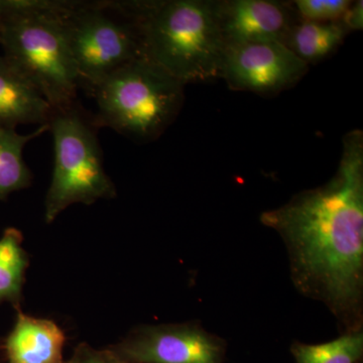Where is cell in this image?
Segmentation results:
<instances>
[{
	"label": "cell",
	"mask_w": 363,
	"mask_h": 363,
	"mask_svg": "<svg viewBox=\"0 0 363 363\" xmlns=\"http://www.w3.org/2000/svg\"><path fill=\"white\" fill-rule=\"evenodd\" d=\"M82 1L67 0H0V18L14 16H52L66 18Z\"/></svg>",
	"instance_id": "obj_16"
},
{
	"label": "cell",
	"mask_w": 363,
	"mask_h": 363,
	"mask_svg": "<svg viewBox=\"0 0 363 363\" xmlns=\"http://www.w3.org/2000/svg\"><path fill=\"white\" fill-rule=\"evenodd\" d=\"M348 30L340 21H300L291 28L285 45L309 65L326 58L341 45Z\"/></svg>",
	"instance_id": "obj_13"
},
{
	"label": "cell",
	"mask_w": 363,
	"mask_h": 363,
	"mask_svg": "<svg viewBox=\"0 0 363 363\" xmlns=\"http://www.w3.org/2000/svg\"><path fill=\"white\" fill-rule=\"evenodd\" d=\"M185 84L140 57L105 78L92 92L98 128H111L140 142L156 140L175 121Z\"/></svg>",
	"instance_id": "obj_3"
},
{
	"label": "cell",
	"mask_w": 363,
	"mask_h": 363,
	"mask_svg": "<svg viewBox=\"0 0 363 363\" xmlns=\"http://www.w3.org/2000/svg\"><path fill=\"white\" fill-rule=\"evenodd\" d=\"M48 125L54 138L55 162L45 200V223H52L76 203L91 205L116 197V186L104 169L93 117L75 102L52 109Z\"/></svg>",
	"instance_id": "obj_4"
},
{
	"label": "cell",
	"mask_w": 363,
	"mask_h": 363,
	"mask_svg": "<svg viewBox=\"0 0 363 363\" xmlns=\"http://www.w3.org/2000/svg\"><path fill=\"white\" fill-rule=\"evenodd\" d=\"M64 18L52 16L0 18L4 59L35 86L52 109L77 102L80 87Z\"/></svg>",
	"instance_id": "obj_5"
},
{
	"label": "cell",
	"mask_w": 363,
	"mask_h": 363,
	"mask_svg": "<svg viewBox=\"0 0 363 363\" xmlns=\"http://www.w3.org/2000/svg\"><path fill=\"white\" fill-rule=\"evenodd\" d=\"M64 363H131L119 357L113 350L107 347L97 350L89 344L80 343L73 354Z\"/></svg>",
	"instance_id": "obj_18"
},
{
	"label": "cell",
	"mask_w": 363,
	"mask_h": 363,
	"mask_svg": "<svg viewBox=\"0 0 363 363\" xmlns=\"http://www.w3.org/2000/svg\"><path fill=\"white\" fill-rule=\"evenodd\" d=\"M23 236L18 229L9 227L0 238V303L20 307L28 269V252L23 247Z\"/></svg>",
	"instance_id": "obj_14"
},
{
	"label": "cell",
	"mask_w": 363,
	"mask_h": 363,
	"mask_svg": "<svg viewBox=\"0 0 363 363\" xmlns=\"http://www.w3.org/2000/svg\"><path fill=\"white\" fill-rule=\"evenodd\" d=\"M64 26L80 87L90 94L105 78L143 57L135 23L109 1H82Z\"/></svg>",
	"instance_id": "obj_6"
},
{
	"label": "cell",
	"mask_w": 363,
	"mask_h": 363,
	"mask_svg": "<svg viewBox=\"0 0 363 363\" xmlns=\"http://www.w3.org/2000/svg\"><path fill=\"white\" fill-rule=\"evenodd\" d=\"M49 130V125H40L30 135H20L16 130L0 128V200L28 188L32 184V172L23 161L26 143Z\"/></svg>",
	"instance_id": "obj_12"
},
{
	"label": "cell",
	"mask_w": 363,
	"mask_h": 363,
	"mask_svg": "<svg viewBox=\"0 0 363 363\" xmlns=\"http://www.w3.org/2000/svg\"><path fill=\"white\" fill-rule=\"evenodd\" d=\"M16 309V323L4 343L7 362L64 363L66 336L58 325Z\"/></svg>",
	"instance_id": "obj_10"
},
{
	"label": "cell",
	"mask_w": 363,
	"mask_h": 363,
	"mask_svg": "<svg viewBox=\"0 0 363 363\" xmlns=\"http://www.w3.org/2000/svg\"><path fill=\"white\" fill-rule=\"evenodd\" d=\"M133 21L143 56L183 84L221 78L227 45L219 1H111Z\"/></svg>",
	"instance_id": "obj_2"
},
{
	"label": "cell",
	"mask_w": 363,
	"mask_h": 363,
	"mask_svg": "<svg viewBox=\"0 0 363 363\" xmlns=\"http://www.w3.org/2000/svg\"><path fill=\"white\" fill-rule=\"evenodd\" d=\"M281 236L294 286L326 306L343 332L363 330V135L343 138L335 175L260 214Z\"/></svg>",
	"instance_id": "obj_1"
},
{
	"label": "cell",
	"mask_w": 363,
	"mask_h": 363,
	"mask_svg": "<svg viewBox=\"0 0 363 363\" xmlns=\"http://www.w3.org/2000/svg\"><path fill=\"white\" fill-rule=\"evenodd\" d=\"M291 353L297 363H359L363 357V330L343 332L325 343L295 341Z\"/></svg>",
	"instance_id": "obj_15"
},
{
	"label": "cell",
	"mask_w": 363,
	"mask_h": 363,
	"mask_svg": "<svg viewBox=\"0 0 363 363\" xmlns=\"http://www.w3.org/2000/svg\"><path fill=\"white\" fill-rule=\"evenodd\" d=\"M292 9L272 0L219 1L222 33L228 45L279 42L285 44L295 25Z\"/></svg>",
	"instance_id": "obj_9"
},
{
	"label": "cell",
	"mask_w": 363,
	"mask_h": 363,
	"mask_svg": "<svg viewBox=\"0 0 363 363\" xmlns=\"http://www.w3.org/2000/svg\"><path fill=\"white\" fill-rule=\"evenodd\" d=\"M309 65L283 43L228 45L221 78L230 89L272 95L297 84Z\"/></svg>",
	"instance_id": "obj_8"
},
{
	"label": "cell",
	"mask_w": 363,
	"mask_h": 363,
	"mask_svg": "<svg viewBox=\"0 0 363 363\" xmlns=\"http://www.w3.org/2000/svg\"><path fill=\"white\" fill-rule=\"evenodd\" d=\"M52 108L35 86L0 56V128L49 123Z\"/></svg>",
	"instance_id": "obj_11"
},
{
	"label": "cell",
	"mask_w": 363,
	"mask_h": 363,
	"mask_svg": "<svg viewBox=\"0 0 363 363\" xmlns=\"http://www.w3.org/2000/svg\"><path fill=\"white\" fill-rule=\"evenodd\" d=\"M344 28L350 32V30H359L363 28V2H352L350 9L343 14L341 20Z\"/></svg>",
	"instance_id": "obj_19"
},
{
	"label": "cell",
	"mask_w": 363,
	"mask_h": 363,
	"mask_svg": "<svg viewBox=\"0 0 363 363\" xmlns=\"http://www.w3.org/2000/svg\"><path fill=\"white\" fill-rule=\"evenodd\" d=\"M351 4L350 0H297L294 6L306 21L331 23L340 21Z\"/></svg>",
	"instance_id": "obj_17"
},
{
	"label": "cell",
	"mask_w": 363,
	"mask_h": 363,
	"mask_svg": "<svg viewBox=\"0 0 363 363\" xmlns=\"http://www.w3.org/2000/svg\"><path fill=\"white\" fill-rule=\"evenodd\" d=\"M109 348L131 363H226V341L197 321L140 325Z\"/></svg>",
	"instance_id": "obj_7"
}]
</instances>
